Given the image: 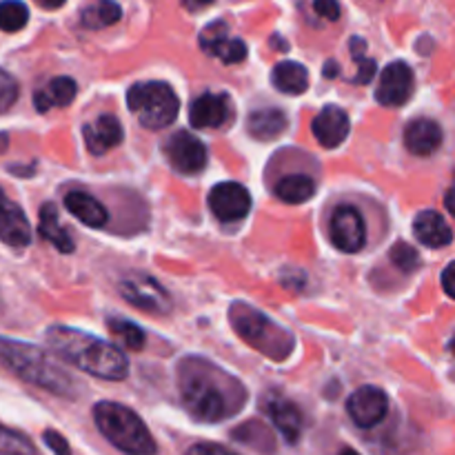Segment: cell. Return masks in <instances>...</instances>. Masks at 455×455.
Returning <instances> with one entry per match:
<instances>
[{"label":"cell","mask_w":455,"mask_h":455,"mask_svg":"<svg viewBox=\"0 0 455 455\" xmlns=\"http://www.w3.org/2000/svg\"><path fill=\"white\" fill-rule=\"evenodd\" d=\"M178 391L189 416L209 425L229 420L247 403V389L238 378L198 355L178 364Z\"/></svg>","instance_id":"obj_1"},{"label":"cell","mask_w":455,"mask_h":455,"mask_svg":"<svg viewBox=\"0 0 455 455\" xmlns=\"http://www.w3.org/2000/svg\"><path fill=\"white\" fill-rule=\"evenodd\" d=\"M47 342L65 363L83 369L100 380L120 382L129 376V360L123 351L102 338L80 329L53 324L47 329Z\"/></svg>","instance_id":"obj_2"},{"label":"cell","mask_w":455,"mask_h":455,"mask_svg":"<svg viewBox=\"0 0 455 455\" xmlns=\"http://www.w3.org/2000/svg\"><path fill=\"white\" fill-rule=\"evenodd\" d=\"M0 363L22 382L53 395L74 398L78 394L74 376L65 367H60L49 351H43L40 347L12 340V338H0Z\"/></svg>","instance_id":"obj_3"},{"label":"cell","mask_w":455,"mask_h":455,"mask_svg":"<svg viewBox=\"0 0 455 455\" xmlns=\"http://www.w3.org/2000/svg\"><path fill=\"white\" fill-rule=\"evenodd\" d=\"M229 323L234 331L247 342L251 349L260 351L274 363H283L296 349V338L291 331L280 327L275 320L262 314L256 307L247 305L243 300L231 302L229 307Z\"/></svg>","instance_id":"obj_4"},{"label":"cell","mask_w":455,"mask_h":455,"mask_svg":"<svg viewBox=\"0 0 455 455\" xmlns=\"http://www.w3.org/2000/svg\"><path fill=\"white\" fill-rule=\"evenodd\" d=\"M93 422L98 431L107 438V443L114 444L118 451L127 455H156L154 435L149 434L147 425L136 411L120 403H102L93 404Z\"/></svg>","instance_id":"obj_5"},{"label":"cell","mask_w":455,"mask_h":455,"mask_svg":"<svg viewBox=\"0 0 455 455\" xmlns=\"http://www.w3.org/2000/svg\"><path fill=\"white\" fill-rule=\"evenodd\" d=\"M127 107L145 129L169 127L180 111V102L172 84L160 80L133 84L127 92Z\"/></svg>","instance_id":"obj_6"},{"label":"cell","mask_w":455,"mask_h":455,"mask_svg":"<svg viewBox=\"0 0 455 455\" xmlns=\"http://www.w3.org/2000/svg\"><path fill=\"white\" fill-rule=\"evenodd\" d=\"M118 291L124 300L136 309L147 311V314H169L172 311V298L167 289L149 274L142 271H132L118 280Z\"/></svg>","instance_id":"obj_7"},{"label":"cell","mask_w":455,"mask_h":455,"mask_svg":"<svg viewBox=\"0 0 455 455\" xmlns=\"http://www.w3.org/2000/svg\"><path fill=\"white\" fill-rule=\"evenodd\" d=\"M329 238L336 244V249L345 253L363 251L367 244V227L358 209L347 207V204L338 207L329 222Z\"/></svg>","instance_id":"obj_8"},{"label":"cell","mask_w":455,"mask_h":455,"mask_svg":"<svg viewBox=\"0 0 455 455\" xmlns=\"http://www.w3.org/2000/svg\"><path fill=\"white\" fill-rule=\"evenodd\" d=\"M347 413L360 429H373L389 413V395L380 387H360L347 400Z\"/></svg>","instance_id":"obj_9"},{"label":"cell","mask_w":455,"mask_h":455,"mask_svg":"<svg viewBox=\"0 0 455 455\" xmlns=\"http://www.w3.org/2000/svg\"><path fill=\"white\" fill-rule=\"evenodd\" d=\"M164 156L176 172L189 173V176L203 172L209 160L204 142L189 132L173 133L164 145Z\"/></svg>","instance_id":"obj_10"},{"label":"cell","mask_w":455,"mask_h":455,"mask_svg":"<svg viewBox=\"0 0 455 455\" xmlns=\"http://www.w3.org/2000/svg\"><path fill=\"white\" fill-rule=\"evenodd\" d=\"M209 209L222 222H238L251 209V196L240 182H220L209 191Z\"/></svg>","instance_id":"obj_11"},{"label":"cell","mask_w":455,"mask_h":455,"mask_svg":"<svg viewBox=\"0 0 455 455\" xmlns=\"http://www.w3.org/2000/svg\"><path fill=\"white\" fill-rule=\"evenodd\" d=\"M413 89H416L413 69L407 62L395 60L382 71L376 89V100L385 107H403L413 96Z\"/></svg>","instance_id":"obj_12"},{"label":"cell","mask_w":455,"mask_h":455,"mask_svg":"<svg viewBox=\"0 0 455 455\" xmlns=\"http://www.w3.org/2000/svg\"><path fill=\"white\" fill-rule=\"evenodd\" d=\"M311 132H314V138L324 149H336L349 138L351 120L345 109L336 105H327L311 120Z\"/></svg>","instance_id":"obj_13"},{"label":"cell","mask_w":455,"mask_h":455,"mask_svg":"<svg viewBox=\"0 0 455 455\" xmlns=\"http://www.w3.org/2000/svg\"><path fill=\"white\" fill-rule=\"evenodd\" d=\"M0 243L9 247H27L31 243V229L25 212L20 204L7 198L3 189H0Z\"/></svg>","instance_id":"obj_14"},{"label":"cell","mask_w":455,"mask_h":455,"mask_svg":"<svg viewBox=\"0 0 455 455\" xmlns=\"http://www.w3.org/2000/svg\"><path fill=\"white\" fill-rule=\"evenodd\" d=\"M229 120V98L225 93H203L189 107V123L196 129H216Z\"/></svg>","instance_id":"obj_15"},{"label":"cell","mask_w":455,"mask_h":455,"mask_svg":"<svg viewBox=\"0 0 455 455\" xmlns=\"http://www.w3.org/2000/svg\"><path fill=\"white\" fill-rule=\"evenodd\" d=\"M267 416L274 422L278 434L283 435L287 444H296L302 435V427H305V418L302 411L291 403V400L283 398V395H274L267 400Z\"/></svg>","instance_id":"obj_16"},{"label":"cell","mask_w":455,"mask_h":455,"mask_svg":"<svg viewBox=\"0 0 455 455\" xmlns=\"http://www.w3.org/2000/svg\"><path fill=\"white\" fill-rule=\"evenodd\" d=\"M83 136L84 142H87V149L93 156H105L107 151L114 149V147H118L123 142L124 129L116 116L105 114L100 118H96V123L84 124Z\"/></svg>","instance_id":"obj_17"},{"label":"cell","mask_w":455,"mask_h":455,"mask_svg":"<svg viewBox=\"0 0 455 455\" xmlns=\"http://www.w3.org/2000/svg\"><path fill=\"white\" fill-rule=\"evenodd\" d=\"M443 127L431 118H416L404 127V145L413 156H422V158L435 154L443 145Z\"/></svg>","instance_id":"obj_18"},{"label":"cell","mask_w":455,"mask_h":455,"mask_svg":"<svg viewBox=\"0 0 455 455\" xmlns=\"http://www.w3.org/2000/svg\"><path fill=\"white\" fill-rule=\"evenodd\" d=\"M413 234L420 240V244L429 249L449 247L453 240V231L449 222L444 220L443 213L434 212V209L418 213L416 220H413Z\"/></svg>","instance_id":"obj_19"},{"label":"cell","mask_w":455,"mask_h":455,"mask_svg":"<svg viewBox=\"0 0 455 455\" xmlns=\"http://www.w3.org/2000/svg\"><path fill=\"white\" fill-rule=\"evenodd\" d=\"M65 207L71 216L78 218L83 225L92 227V229H100L109 222V212L105 209V204L98 203L93 196L84 194V191H69L65 196Z\"/></svg>","instance_id":"obj_20"},{"label":"cell","mask_w":455,"mask_h":455,"mask_svg":"<svg viewBox=\"0 0 455 455\" xmlns=\"http://www.w3.org/2000/svg\"><path fill=\"white\" fill-rule=\"evenodd\" d=\"M271 84L278 89L280 93L287 96H300L309 89V71L305 65L296 60H283L274 67L271 71Z\"/></svg>","instance_id":"obj_21"},{"label":"cell","mask_w":455,"mask_h":455,"mask_svg":"<svg viewBox=\"0 0 455 455\" xmlns=\"http://www.w3.org/2000/svg\"><path fill=\"white\" fill-rule=\"evenodd\" d=\"M76 93H78L76 80L69 78V76H58V78L49 80L47 87L34 93L36 109H38L40 114H44V111H49L52 107H67L74 102Z\"/></svg>","instance_id":"obj_22"},{"label":"cell","mask_w":455,"mask_h":455,"mask_svg":"<svg viewBox=\"0 0 455 455\" xmlns=\"http://www.w3.org/2000/svg\"><path fill=\"white\" fill-rule=\"evenodd\" d=\"M38 234L43 235L47 243H52L60 253H74V249H76L74 238H71L69 231L60 225V220H58V212L52 203H47L40 207Z\"/></svg>","instance_id":"obj_23"},{"label":"cell","mask_w":455,"mask_h":455,"mask_svg":"<svg viewBox=\"0 0 455 455\" xmlns=\"http://www.w3.org/2000/svg\"><path fill=\"white\" fill-rule=\"evenodd\" d=\"M287 114L283 109L267 107V109H258L249 116L247 132L256 140H274V138H278L287 129Z\"/></svg>","instance_id":"obj_24"},{"label":"cell","mask_w":455,"mask_h":455,"mask_svg":"<svg viewBox=\"0 0 455 455\" xmlns=\"http://www.w3.org/2000/svg\"><path fill=\"white\" fill-rule=\"evenodd\" d=\"M315 182L314 178L302 176V173H293V176L283 178L275 185V196L287 204H302L307 200L314 198Z\"/></svg>","instance_id":"obj_25"},{"label":"cell","mask_w":455,"mask_h":455,"mask_svg":"<svg viewBox=\"0 0 455 455\" xmlns=\"http://www.w3.org/2000/svg\"><path fill=\"white\" fill-rule=\"evenodd\" d=\"M123 16V9L114 0H98V3L89 4L80 13V20L87 29H102V27H109L114 22L120 20Z\"/></svg>","instance_id":"obj_26"},{"label":"cell","mask_w":455,"mask_h":455,"mask_svg":"<svg viewBox=\"0 0 455 455\" xmlns=\"http://www.w3.org/2000/svg\"><path fill=\"white\" fill-rule=\"evenodd\" d=\"M109 331L124 349L129 351H142L147 345V333L145 329L138 327L136 323H129V320H120V318H111L109 323Z\"/></svg>","instance_id":"obj_27"},{"label":"cell","mask_w":455,"mask_h":455,"mask_svg":"<svg viewBox=\"0 0 455 455\" xmlns=\"http://www.w3.org/2000/svg\"><path fill=\"white\" fill-rule=\"evenodd\" d=\"M29 22V9L22 0H0V29L13 34Z\"/></svg>","instance_id":"obj_28"},{"label":"cell","mask_w":455,"mask_h":455,"mask_svg":"<svg viewBox=\"0 0 455 455\" xmlns=\"http://www.w3.org/2000/svg\"><path fill=\"white\" fill-rule=\"evenodd\" d=\"M0 455H36V447L27 435L0 425Z\"/></svg>","instance_id":"obj_29"},{"label":"cell","mask_w":455,"mask_h":455,"mask_svg":"<svg viewBox=\"0 0 455 455\" xmlns=\"http://www.w3.org/2000/svg\"><path fill=\"white\" fill-rule=\"evenodd\" d=\"M209 56L218 58L225 65H235V62H243L247 58V43L240 38H222L216 47L209 52Z\"/></svg>","instance_id":"obj_30"},{"label":"cell","mask_w":455,"mask_h":455,"mask_svg":"<svg viewBox=\"0 0 455 455\" xmlns=\"http://www.w3.org/2000/svg\"><path fill=\"white\" fill-rule=\"evenodd\" d=\"M389 256H391V262H394L403 274H413V271L420 269L422 265L418 249L407 243H395L394 247H391Z\"/></svg>","instance_id":"obj_31"},{"label":"cell","mask_w":455,"mask_h":455,"mask_svg":"<svg viewBox=\"0 0 455 455\" xmlns=\"http://www.w3.org/2000/svg\"><path fill=\"white\" fill-rule=\"evenodd\" d=\"M18 100V83L9 71L0 69V114L9 111Z\"/></svg>","instance_id":"obj_32"},{"label":"cell","mask_w":455,"mask_h":455,"mask_svg":"<svg viewBox=\"0 0 455 455\" xmlns=\"http://www.w3.org/2000/svg\"><path fill=\"white\" fill-rule=\"evenodd\" d=\"M227 36H229V27H227L225 20L212 22V25L204 27L203 34H200V47H203L204 53H209L222 38H227Z\"/></svg>","instance_id":"obj_33"},{"label":"cell","mask_w":455,"mask_h":455,"mask_svg":"<svg viewBox=\"0 0 455 455\" xmlns=\"http://www.w3.org/2000/svg\"><path fill=\"white\" fill-rule=\"evenodd\" d=\"M378 69V62L373 58H358V74L354 76V83L355 84H369L376 76Z\"/></svg>","instance_id":"obj_34"},{"label":"cell","mask_w":455,"mask_h":455,"mask_svg":"<svg viewBox=\"0 0 455 455\" xmlns=\"http://www.w3.org/2000/svg\"><path fill=\"white\" fill-rule=\"evenodd\" d=\"M43 440H44V444H47V447L52 449V451L56 453V455H71L69 443H67V440L62 438V435L58 434V431L47 429L43 434Z\"/></svg>","instance_id":"obj_35"},{"label":"cell","mask_w":455,"mask_h":455,"mask_svg":"<svg viewBox=\"0 0 455 455\" xmlns=\"http://www.w3.org/2000/svg\"><path fill=\"white\" fill-rule=\"evenodd\" d=\"M314 9L324 20H338L340 18V3L338 0H314Z\"/></svg>","instance_id":"obj_36"},{"label":"cell","mask_w":455,"mask_h":455,"mask_svg":"<svg viewBox=\"0 0 455 455\" xmlns=\"http://www.w3.org/2000/svg\"><path fill=\"white\" fill-rule=\"evenodd\" d=\"M185 455H238L229 449L220 447V444H213V443H198L194 447H189V451Z\"/></svg>","instance_id":"obj_37"},{"label":"cell","mask_w":455,"mask_h":455,"mask_svg":"<svg viewBox=\"0 0 455 455\" xmlns=\"http://www.w3.org/2000/svg\"><path fill=\"white\" fill-rule=\"evenodd\" d=\"M443 287L444 293L449 298H455V289H453V265H447L443 271Z\"/></svg>","instance_id":"obj_38"},{"label":"cell","mask_w":455,"mask_h":455,"mask_svg":"<svg viewBox=\"0 0 455 455\" xmlns=\"http://www.w3.org/2000/svg\"><path fill=\"white\" fill-rule=\"evenodd\" d=\"M349 44H351V53H354L355 60L364 56V49H367V43H364L363 38H351Z\"/></svg>","instance_id":"obj_39"},{"label":"cell","mask_w":455,"mask_h":455,"mask_svg":"<svg viewBox=\"0 0 455 455\" xmlns=\"http://www.w3.org/2000/svg\"><path fill=\"white\" fill-rule=\"evenodd\" d=\"M185 3L187 9H191V12H196V9H203V7H209V4H213L216 0H182Z\"/></svg>","instance_id":"obj_40"},{"label":"cell","mask_w":455,"mask_h":455,"mask_svg":"<svg viewBox=\"0 0 455 455\" xmlns=\"http://www.w3.org/2000/svg\"><path fill=\"white\" fill-rule=\"evenodd\" d=\"M338 71H340V69H338V62L336 60H327V62H324V69H323L324 78H336Z\"/></svg>","instance_id":"obj_41"},{"label":"cell","mask_w":455,"mask_h":455,"mask_svg":"<svg viewBox=\"0 0 455 455\" xmlns=\"http://www.w3.org/2000/svg\"><path fill=\"white\" fill-rule=\"evenodd\" d=\"M36 3H38L40 7H44V9H58V7H62L67 0H36Z\"/></svg>","instance_id":"obj_42"},{"label":"cell","mask_w":455,"mask_h":455,"mask_svg":"<svg viewBox=\"0 0 455 455\" xmlns=\"http://www.w3.org/2000/svg\"><path fill=\"white\" fill-rule=\"evenodd\" d=\"M453 189H447V194H444V204H447V212L449 213H455V207H453Z\"/></svg>","instance_id":"obj_43"},{"label":"cell","mask_w":455,"mask_h":455,"mask_svg":"<svg viewBox=\"0 0 455 455\" xmlns=\"http://www.w3.org/2000/svg\"><path fill=\"white\" fill-rule=\"evenodd\" d=\"M271 47H280L278 52H287V49H289V44L284 43L283 38H278V36H274V38H271Z\"/></svg>","instance_id":"obj_44"},{"label":"cell","mask_w":455,"mask_h":455,"mask_svg":"<svg viewBox=\"0 0 455 455\" xmlns=\"http://www.w3.org/2000/svg\"><path fill=\"white\" fill-rule=\"evenodd\" d=\"M4 149H7V136H4V133H0V154H3Z\"/></svg>","instance_id":"obj_45"},{"label":"cell","mask_w":455,"mask_h":455,"mask_svg":"<svg viewBox=\"0 0 455 455\" xmlns=\"http://www.w3.org/2000/svg\"><path fill=\"white\" fill-rule=\"evenodd\" d=\"M338 455H360V453L355 451V449H342V451L338 453Z\"/></svg>","instance_id":"obj_46"}]
</instances>
